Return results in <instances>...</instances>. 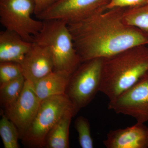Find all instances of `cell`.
<instances>
[{"mask_svg":"<svg viewBox=\"0 0 148 148\" xmlns=\"http://www.w3.org/2000/svg\"><path fill=\"white\" fill-rule=\"evenodd\" d=\"M73 112L64 115L51 129L47 135L45 146L48 148H69V128Z\"/></svg>","mask_w":148,"mask_h":148,"instance_id":"14","label":"cell"},{"mask_svg":"<svg viewBox=\"0 0 148 148\" xmlns=\"http://www.w3.org/2000/svg\"><path fill=\"white\" fill-rule=\"evenodd\" d=\"M71 74L64 71H53L33 84L36 94L41 102L55 95H65Z\"/></svg>","mask_w":148,"mask_h":148,"instance_id":"13","label":"cell"},{"mask_svg":"<svg viewBox=\"0 0 148 148\" xmlns=\"http://www.w3.org/2000/svg\"><path fill=\"white\" fill-rule=\"evenodd\" d=\"M57 0H34L36 5L35 15L41 13L56 1Z\"/></svg>","mask_w":148,"mask_h":148,"instance_id":"21","label":"cell"},{"mask_svg":"<svg viewBox=\"0 0 148 148\" xmlns=\"http://www.w3.org/2000/svg\"><path fill=\"white\" fill-rule=\"evenodd\" d=\"M108 109L134 118L137 123L148 121V72L132 87L110 101Z\"/></svg>","mask_w":148,"mask_h":148,"instance_id":"8","label":"cell"},{"mask_svg":"<svg viewBox=\"0 0 148 148\" xmlns=\"http://www.w3.org/2000/svg\"><path fill=\"white\" fill-rule=\"evenodd\" d=\"M104 61L97 58L82 62L71 75L66 94L73 104L76 114L100 91Z\"/></svg>","mask_w":148,"mask_h":148,"instance_id":"5","label":"cell"},{"mask_svg":"<svg viewBox=\"0 0 148 148\" xmlns=\"http://www.w3.org/2000/svg\"><path fill=\"white\" fill-rule=\"evenodd\" d=\"M32 42L23 39L13 31L5 29L0 32V62L20 64L30 50Z\"/></svg>","mask_w":148,"mask_h":148,"instance_id":"12","label":"cell"},{"mask_svg":"<svg viewBox=\"0 0 148 148\" xmlns=\"http://www.w3.org/2000/svg\"><path fill=\"white\" fill-rule=\"evenodd\" d=\"M103 144L107 148H148V127L137 122L132 126L110 130Z\"/></svg>","mask_w":148,"mask_h":148,"instance_id":"11","label":"cell"},{"mask_svg":"<svg viewBox=\"0 0 148 148\" xmlns=\"http://www.w3.org/2000/svg\"><path fill=\"white\" fill-rule=\"evenodd\" d=\"M110 0H57L36 16L40 20L59 19L68 24L82 21L108 10Z\"/></svg>","mask_w":148,"mask_h":148,"instance_id":"7","label":"cell"},{"mask_svg":"<svg viewBox=\"0 0 148 148\" xmlns=\"http://www.w3.org/2000/svg\"><path fill=\"white\" fill-rule=\"evenodd\" d=\"M20 63L25 79L33 83L54 71L53 56L48 48L35 42Z\"/></svg>","mask_w":148,"mask_h":148,"instance_id":"10","label":"cell"},{"mask_svg":"<svg viewBox=\"0 0 148 148\" xmlns=\"http://www.w3.org/2000/svg\"><path fill=\"white\" fill-rule=\"evenodd\" d=\"M148 3V0H110L107 9L132 8L145 5Z\"/></svg>","mask_w":148,"mask_h":148,"instance_id":"20","label":"cell"},{"mask_svg":"<svg viewBox=\"0 0 148 148\" xmlns=\"http://www.w3.org/2000/svg\"><path fill=\"white\" fill-rule=\"evenodd\" d=\"M148 72V46H136L104 58L100 91L113 100Z\"/></svg>","mask_w":148,"mask_h":148,"instance_id":"2","label":"cell"},{"mask_svg":"<svg viewBox=\"0 0 148 148\" xmlns=\"http://www.w3.org/2000/svg\"><path fill=\"white\" fill-rule=\"evenodd\" d=\"M42 21V28L33 37V42L49 49L53 56L54 71H64L72 75L82 62L68 24L59 19Z\"/></svg>","mask_w":148,"mask_h":148,"instance_id":"3","label":"cell"},{"mask_svg":"<svg viewBox=\"0 0 148 148\" xmlns=\"http://www.w3.org/2000/svg\"><path fill=\"white\" fill-rule=\"evenodd\" d=\"M71 112L76 114L73 104L66 94L43 100L33 122L21 139L23 144L31 147H45L47 135L51 129L64 115Z\"/></svg>","mask_w":148,"mask_h":148,"instance_id":"4","label":"cell"},{"mask_svg":"<svg viewBox=\"0 0 148 148\" xmlns=\"http://www.w3.org/2000/svg\"><path fill=\"white\" fill-rule=\"evenodd\" d=\"M75 127L78 135L80 147L82 148L94 147L90 124L87 119L82 116L77 118L75 121Z\"/></svg>","mask_w":148,"mask_h":148,"instance_id":"18","label":"cell"},{"mask_svg":"<svg viewBox=\"0 0 148 148\" xmlns=\"http://www.w3.org/2000/svg\"><path fill=\"white\" fill-rule=\"evenodd\" d=\"M24 76L21 65L13 62H0V85Z\"/></svg>","mask_w":148,"mask_h":148,"instance_id":"19","label":"cell"},{"mask_svg":"<svg viewBox=\"0 0 148 148\" xmlns=\"http://www.w3.org/2000/svg\"></svg>","mask_w":148,"mask_h":148,"instance_id":"22","label":"cell"},{"mask_svg":"<svg viewBox=\"0 0 148 148\" xmlns=\"http://www.w3.org/2000/svg\"><path fill=\"white\" fill-rule=\"evenodd\" d=\"M24 76L0 85L1 101L5 109L17 100L21 94L25 84Z\"/></svg>","mask_w":148,"mask_h":148,"instance_id":"16","label":"cell"},{"mask_svg":"<svg viewBox=\"0 0 148 148\" xmlns=\"http://www.w3.org/2000/svg\"><path fill=\"white\" fill-rule=\"evenodd\" d=\"M0 120V135L5 148H19V132L14 123L3 114Z\"/></svg>","mask_w":148,"mask_h":148,"instance_id":"17","label":"cell"},{"mask_svg":"<svg viewBox=\"0 0 148 148\" xmlns=\"http://www.w3.org/2000/svg\"><path fill=\"white\" fill-rule=\"evenodd\" d=\"M125 9H110L68 24L82 63L108 58L136 46L148 45L147 36L123 21Z\"/></svg>","mask_w":148,"mask_h":148,"instance_id":"1","label":"cell"},{"mask_svg":"<svg viewBox=\"0 0 148 148\" xmlns=\"http://www.w3.org/2000/svg\"><path fill=\"white\" fill-rule=\"evenodd\" d=\"M40 103L35 92L33 84L26 80L19 97L5 109L6 116L17 127L20 139H22L33 122Z\"/></svg>","mask_w":148,"mask_h":148,"instance_id":"9","label":"cell"},{"mask_svg":"<svg viewBox=\"0 0 148 148\" xmlns=\"http://www.w3.org/2000/svg\"><path fill=\"white\" fill-rule=\"evenodd\" d=\"M123 20L125 24L139 29L148 37V3L138 7L125 9Z\"/></svg>","mask_w":148,"mask_h":148,"instance_id":"15","label":"cell"},{"mask_svg":"<svg viewBox=\"0 0 148 148\" xmlns=\"http://www.w3.org/2000/svg\"><path fill=\"white\" fill-rule=\"evenodd\" d=\"M35 9L34 0H0V22L5 29L33 42V37L38 34L43 24L42 20L32 18Z\"/></svg>","mask_w":148,"mask_h":148,"instance_id":"6","label":"cell"}]
</instances>
